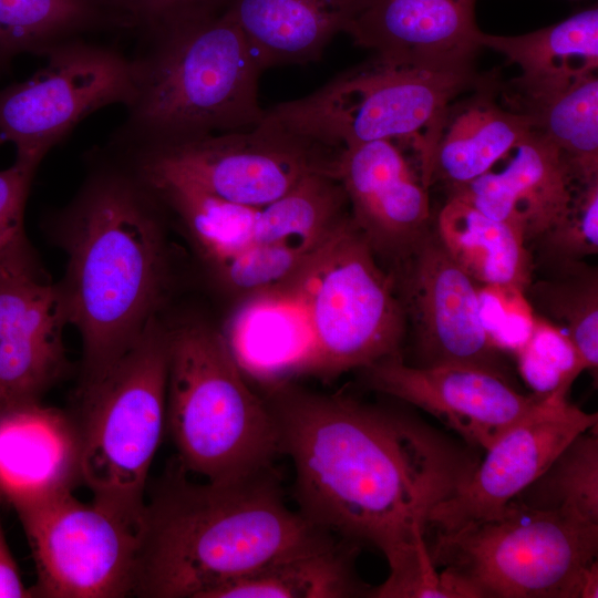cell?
<instances>
[{
	"instance_id": "cell-1",
	"label": "cell",
	"mask_w": 598,
	"mask_h": 598,
	"mask_svg": "<svg viewBox=\"0 0 598 598\" xmlns=\"http://www.w3.org/2000/svg\"><path fill=\"white\" fill-rule=\"evenodd\" d=\"M280 453L295 468L299 513L318 528L378 549L389 576L378 598H442L426 538L434 508L470 478L480 457L404 411L270 386Z\"/></svg>"
},
{
	"instance_id": "cell-2",
	"label": "cell",
	"mask_w": 598,
	"mask_h": 598,
	"mask_svg": "<svg viewBox=\"0 0 598 598\" xmlns=\"http://www.w3.org/2000/svg\"><path fill=\"white\" fill-rule=\"evenodd\" d=\"M272 470L230 482L167 480L145 503L134 596L210 598L338 538L287 505Z\"/></svg>"
},
{
	"instance_id": "cell-3",
	"label": "cell",
	"mask_w": 598,
	"mask_h": 598,
	"mask_svg": "<svg viewBox=\"0 0 598 598\" xmlns=\"http://www.w3.org/2000/svg\"><path fill=\"white\" fill-rule=\"evenodd\" d=\"M142 189L96 178L69 213V268L60 287L83 342L85 374L122 354L154 319L163 283L161 233Z\"/></svg>"
},
{
	"instance_id": "cell-4",
	"label": "cell",
	"mask_w": 598,
	"mask_h": 598,
	"mask_svg": "<svg viewBox=\"0 0 598 598\" xmlns=\"http://www.w3.org/2000/svg\"><path fill=\"white\" fill-rule=\"evenodd\" d=\"M475 66H436L374 54L315 92L265 110L260 123L332 156L382 140L413 151L423 185L443 116L481 85Z\"/></svg>"
},
{
	"instance_id": "cell-5",
	"label": "cell",
	"mask_w": 598,
	"mask_h": 598,
	"mask_svg": "<svg viewBox=\"0 0 598 598\" xmlns=\"http://www.w3.org/2000/svg\"><path fill=\"white\" fill-rule=\"evenodd\" d=\"M135 68L128 127L147 147L252 128L265 115L262 69L223 7L157 35Z\"/></svg>"
},
{
	"instance_id": "cell-6",
	"label": "cell",
	"mask_w": 598,
	"mask_h": 598,
	"mask_svg": "<svg viewBox=\"0 0 598 598\" xmlns=\"http://www.w3.org/2000/svg\"><path fill=\"white\" fill-rule=\"evenodd\" d=\"M167 332L166 424L183 467L212 482L271 470L280 453L274 414L221 332L202 324Z\"/></svg>"
},
{
	"instance_id": "cell-7",
	"label": "cell",
	"mask_w": 598,
	"mask_h": 598,
	"mask_svg": "<svg viewBox=\"0 0 598 598\" xmlns=\"http://www.w3.org/2000/svg\"><path fill=\"white\" fill-rule=\"evenodd\" d=\"M168 332L155 318L117 358L85 374L74 417L81 481L102 504L142 525L151 464L166 424Z\"/></svg>"
},
{
	"instance_id": "cell-8",
	"label": "cell",
	"mask_w": 598,
	"mask_h": 598,
	"mask_svg": "<svg viewBox=\"0 0 598 598\" xmlns=\"http://www.w3.org/2000/svg\"><path fill=\"white\" fill-rule=\"evenodd\" d=\"M429 548L470 598H580L598 524L512 501L494 518L436 532Z\"/></svg>"
},
{
	"instance_id": "cell-9",
	"label": "cell",
	"mask_w": 598,
	"mask_h": 598,
	"mask_svg": "<svg viewBox=\"0 0 598 598\" xmlns=\"http://www.w3.org/2000/svg\"><path fill=\"white\" fill-rule=\"evenodd\" d=\"M394 281L348 213L278 286L306 310L315 373L337 375L400 357L406 319Z\"/></svg>"
},
{
	"instance_id": "cell-10",
	"label": "cell",
	"mask_w": 598,
	"mask_h": 598,
	"mask_svg": "<svg viewBox=\"0 0 598 598\" xmlns=\"http://www.w3.org/2000/svg\"><path fill=\"white\" fill-rule=\"evenodd\" d=\"M16 512L35 565L33 597L134 596L142 525L72 492Z\"/></svg>"
},
{
	"instance_id": "cell-11",
	"label": "cell",
	"mask_w": 598,
	"mask_h": 598,
	"mask_svg": "<svg viewBox=\"0 0 598 598\" xmlns=\"http://www.w3.org/2000/svg\"><path fill=\"white\" fill-rule=\"evenodd\" d=\"M45 55L29 79L0 90V141L34 169L81 121L112 104L130 106L136 93L135 62L113 50L65 40Z\"/></svg>"
},
{
	"instance_id": "cell-12",
	"label": "cell",
	"mask_w": 598,
	"mask_h": 598,
	"mask_svg": "<svg viewBox=\"0 0 598 598\" xmlns=\"http://www.w3.org/2000/svg\"><path fill=\"white\" fill-rule=\"evenodd\" d=\"M399 264L414 365L475 367L512 381L504 352L484 321L477 282L450 256L433 226Z\"/></svg>"
},
{
	"instance_id": "cell-13",
	"label": "cell",
	"mask_w": 598,
	"mask_h": 598,
	"mask_svg": "<svg viewBox=\"0 0 598 598\" xmlns=\"http://www.w3.org/2000/svg\"><path fill=\"white\" fill-rule=\"evenodd\" d=\"M143 158L225 200L250 207L275 202L312 173H333L336 159L262 123L248 130L147 147Z\"/></svg>"
},
{
	"instance_id": "cell-14",
	"label": "cell",
	"mask_w": 598,
	"mask_h": 598,
	"mask_svg": "<svg viewBox=\"0 0 598 598\" xmlns=\"http://www.w3.org/2000/svg\"><path fill=\"white\" fill-rule=\"evenodd\" d=\"M597 422V413L580 410L566 396L547 398L484 450L467 482L434 508L430 529L450 532L498 516L575 436Z\"/></svg>"
},
{
	"instance_id": "cell-15",
	"label": "cell",
	"mask_w": 598,
	"mask_h": 598,
	"mask_svg": "<svg viewBox=\"0 0 598 598\" xmlns=\"http://www.w3.org/2000/svg\"><path fill=\"white\" fill-rule=\"evenodd\" d=\"M363 370L372 389L432 414L477 450L549 398L523 394L512 381L475 367L422 368L392 357Z\"/></svg>"
},
{
	"instance_id": "cell-16",
	"label": "cell",
	"mask_w": 598,
	"mask_h": 598,
	"mask_svg": "<svg viewBox=\"0 0 598 598\" xmlns=\"http://www.w3.org/2000/svg\"><path fill=\"white\" fill-rule=\"evenodd\" d=\"M59 286L43 281L30 247L0 259V406L40 401L65 367Z\"/></svg>"
},
{
	"instance_id": "cell-17",
	"label": "cell",
	"mask_w": 598,
	"mask_h": 598,
	"mask_svg": "<svg viewBox=\"0 0 598 598\" xmlns=\"http://www.w3.org/2000/svg\"><path fill=\"white\" fill-rule=\"evenodd\" d=\"M334 176L375 255L399 262L433 226L429 188L402 143L382 140L344 150L334 161Z\"/></svg>"
},
{
	"instance_id": "cell-18",
	"label": "cell",
	"mask_w": 598,
	"mask_h": 598,
	"mask_svg": "<svg viewBox=\"0 0 598 598\" xmlns=\"http://www.w3.org/2000/svg\"><path fill=\"white\" fill-rule=\"evenodd\" d=\"M503 161L504 166L447 188V197L512 225L529 248L564 217L585 183L567 157L534 130Z\"/></svg>"
},
{
	"instance_id": "cell-19",
	"label": "cell",
	"mask_w": 598,
	"mask_h": 598,
	"mask_svg": "<svg viewBox=\"0 0 598 598\" xmlns=\"http://www.w3.org/2000/svg\"><path fill=\"white\" fill-rule=\"evenodd\" d=\"M81 481L73 416L40 401L0 406V504L16 511L64 493Z\"/></svg>"
},
{
	"instance_id": "cell-20",
	"label": "cell",
	"mask_w": 598,
	"mask_h": 598,
	"mask_svg": "<svg viewBox=\"0 0 598 598\" xmlns=\"http://www.w3.org/2000/svg\"><path fill=\"white\" fill-rule=\"evenodd\" d=\"M477 0H371L346 33L374 54L436 66H471L482 49Z\"/></svg>"
},
{
	"instance_id": "cell-21",
	"label": "cell",
	"mask_w": 598,
	"mask_h": 598,
	"mask_svg": "<svg viewBox=\"0 0 598 598\" xmlns=\"http://www.w3.org/2000/svg\"><path fill=\"white\" fill-rule=\"evenodd\" d=\"M497 73L447 107L433 147L429 184L468 183L502 162L532 130L528 120L498 102Z\"/></svg>"
},
{
	"instance_id": "cell-22",
	"label": "cell",
	"mask_w": 598,
	"mask_h": 598,
	"mask_svg": "<svg viewBox=\"0 0 598 598\" xmlns=\"http://www.w3.org/2000/svg\"><path fill=\"white\" fill-rule=\"evenodd\" d=\"M221 334L244 373L269 386L295 373L315 372L310 321L301 302L282 288L248 295Z\"/></svg>"
},
{
	"instance_id": "cell-23",
	"label": "cell",
	"mask_w": 598,
	"mask_h": 598,
	"mask_svg": "<svg viewBox=\"0 0 598 598\" xmlns=\"http://www.w3.org/2000/svg\"><path fill=\"white\" fill-rule=\"evenodd\" d=\"M371 0H225L262 70L307 63L344 32Z\"/></svg>"
},
{
	"instance_id": "cell-24",
	"label": "cell",
	"mask_w": 598,
	"mask_h": 598,
	"mask_svg": "<svg viewBox=\"0 0 598 598\" xmlns=\"http://www.w3.org/2000/svg\"><path fill=\"white\" fill-rule=\"evenodd\" d=\"M502 103L551 142L582 183L598 178L597 72L539 84H499Z\"/></svg>"
},
{
	"instance_id": "cell-25",
	"label": "cell",
	"mask_w": 598,
	"mask_h": 598,
	"mask_svg": "<svg viewBox=\"0 0 598 598\" xmlns=\"http://www.w3.org/2000/svg\"><path fill=\"white\" fill-rule=\"evenodd\" d=\"M434 228L450 256L477 283L523 293L532 281L533 255L512 225L447 197Z\"/></svg>"
},
{
	"instance_id": "cell-26",
	"label": "cell",
	"mask_w": 598,
	"mask_h": 598,
	"mask_svg": "<svg viewBox=\"0 0 598 598\" xmlns=\"http://www.w3.org/2000/svg\"><path fill=\"white\" fill-rule=\"evenodd\" d=\"M360 548L334 538L230 582L210 598L373 597L375 587L365 584L354 566Z\"/></svg>"
},
{
	"instance_id": "cell-27",
	"label": "cell",
	"mask_w": 598,
	"mask_h": 598,
	"mask_svg": "<svg viewBox=\"0 0 598 598\" xmlns=\"http://www.w3.org/2000/svg\"><path fill=\"white\" fill-rule=\"evenodd\" d=\"M141 169L147 187L178 215L213 266L252 243L259 207L225 200L144 158Z\"/></svg>"
},
{
	"instance_id": "cell-28",
	"label": "cell",
	"mask_w": 598,
	"mask_h": 598,
	"mask_svg": "<svg viewBox=\"0 0 598 598\" xmlns=\"http://www.w3.org/2000/svg\"><path fill=\"white\" fill-rule=\"evenodd\" d=\"M480 44L517 64L520 83H545L597 72L598 9L592 7L553 25L520 34L481 32Z\"/></svg>"
},
{
	"instance_id": "cell-29",
	"label": "cell",
	"mask_w": 598,
	"mask_h": 598,
	"mask_svg": "<svg viewBox=\"0 0 598 598\" xmlns=\"http://www.w3.org/2000/svg\"><path fill=\"white\" fill-rule=\"evenodd\" d=\"M536 317L561 330L586 370L598 368V270L585 260L544 271L522 293Z\"/></svg>"
},
{
	"instance_id": "cell-30",
	"label": "cell",
	"mask_w": 598,
	"mask_h": 598,
	"mask_svg": "<svg viewBox=\"0 0 598 598\" xmlns=\"http://www.w3.org/2000/svg\"><path fill=\"white\" fill-rule=\"evenodd\" d=\"M342 185L330 172L305 177L290 192L259 207L251 244L316 248L349 213Z\"/></svg>"
},
{
	"instance_id": "cell-31",
	"label": "cell",
	"mask_w": 598,
	"mask_h": 598,
	"mask_svg": "<svg viewBox=\"0 0 598 598\" xmlns=\"http://www.w3.org/2000/svg\"><path fill=\"white\" fill-rule=\"evenodd\" d=\"M105 11L102 0H0V66L21 53L45 54Z\"/></svg>"
},
{
	"instance_id": "cell-32",
	"label": "cell",
	"mask_w": 598,
	"mask_h": 598,
	"mask_svg": "<svg viewBox=\"0 0 598 598\" xmlns=\"http://www.w3.org/2000/svg\"><path fill=\"white\" fill-rule=\"evenodd\" d=\"M513 501L535 509L564 511L598 524L597 426L575 436Z\"/></svg>"
},
{
	"instance_id": "cell-33",
	"label": "cell",
	"mask_w": 598,
	"mask_h": 598,
	"mask_svg": "<svg viewBox=\"0 0 598 598\" xmlns=\"http://www.w3.org/2000/svg\"><path fill=\"white\" fill-rule=\"evenodd\" d=\"M516 353L523 380L540 396H567L573 382L586 370L569 338L538 317Z\"/></svg>"
},
{
	"instance_id": "cell-34",
	"label": "cell",
	"mask_w": 598,
	"mask_h": 598,
	"mask_svg": "<svg viewBox=\"0 0 598 598\" xmlns=\"http://www.w3.org/2000/svg\"><path fill=\"white\" fill-rule=\"evenodd\" d=\"M534 268L544 271L598 252V178L581 184L564 217L534 244Z\"/></svg>"
},
{
	"instance_id": "cell-35",
	"label": "cell",
	"mask_w": 598,
	"mask_h": 598,
	"mask_svg": "<svg viewBox=\"0 0 598 598\" xmlns=\"http://www.w3.org/2000/svg\"><path fill=\"white\" fill-rule=\"evenodd\" d=\"M316 248L280 243L250 244L214 267L230 289L248 296L283 283Z\"/></svg>"
},
{
	"instance_id": "cell-36",
	"label": "cell",
	"mask_w": 598,
	"mask_h": 598,
	"mask_svg": "<svg viewBox=\"0 0 598 598\" xmlns=\"http://www.w3.org/2000/svg\"><path fill=\"white\" fill-rule=\"evenodd\" d=\"M110 12L159 35L179 24L219 10L225 0H102Z\"/></svg>"
},
{
	"instance_id": "cell-37",
	"label": "cell",
	"mask_w": 598,
	"mask_h": 598,
	"mask_svg": "<svg viewBox=\"0 0 598 598\" xmlns=\"http://www.w3.org/2000/svg\"><path fill=\"white\" fill-rule=\"evenodd\" d=\"M34 172L17 162L0 171V259L29 247L23 219Z\"/></svg>"
},
{
	"instance_id": "cell-38",
	"label": "cell",
	"mask_w": 598,
	"mask_h": 598,
	"mask_svg": "<svg viewBox=\"0 0 598 598\" xmlns=\"http://www.w3.org/2000/svg\"><path fill=\"white\" fill-rule=\"evenodd\" d=\"M27 597H33L32 589L27 588L22 581L0 520V598Z\"/></svg>"
},
{
	"instance_id": "cell-39",
	"label": "cell",
	"mask_w": 598,
	"mask_h": 598,
	"mask_svg": "<svg viewBox=\"0 0 598 598\" xmlns=\"http://www.w3.org/2000/svg\"><path fill=\"white\" fill-rule=\"evenodd\" d=\"M0 143H1V141H0Z\"/></svg>"
}]
</instances>
